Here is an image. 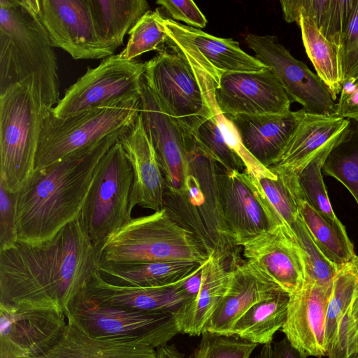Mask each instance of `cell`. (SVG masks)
Wrapping results in <instances>:
<instances>
[{
	"instance_id": "cell-1",
	"label": "cell",
	"mask_w": 358,
	"mask_h": 358,
	"mask_svg": "<svg viewBox=\"0 0 358 358\" xmlns=\"http://www.w3.org/2000/svg\"><path fill=\"white\" fill-rule=\"evenodd\" d=\"M99 252L78 218L49 239L0 251V305L64 313L97 270Z\"/></svg>"
},
{
	"instance_id": "cell-2",
	"label": "cell",
	"mask_w": 358,
	"mask_h": 358,
	"mask_svg": "<svg viewBox=\"0 0 358 358\" xmlns=\"http://www.w3.org/2000/svg\"><path fill=\"white\" fill-rule=\"evenodd\" d=\"M122 134L110 135L34 171L16 193L18 241H45L80 217L101 159Z\"/></svg>"
},
{
	"instance_id": "cell-3",
	"label": "cell",
	"mask_w": 358,
	"mask_h": 358,
	"mask_svg": "<svg viewBox=\"0 0 358 358\" xmlns=\"http://www.w3.org/2000/svg\"><path fill=\"white\" fill-rule=\"evenodd\" d=\"M29 0H0V92L31 79L43 103L59 99L57 56Z\"/></svg>"
},
{
	"instance_id": "cell-4",
	"label": "cell",
	"mask_w": 358,
	"mask_h": 358,
	"mask_svg": "<svg viewBox=\"0 0 358 358\" xmlns=\"http://www.w3.org/2000/svg\"><path fill=\"white\" fill-rule=\"evenodd\" d=\"M183 131L186 177L180 190L164 193V208L195 236L209 256L234 260L238 257L237 246L222 211L220 165L201 148L189 130Z\"/></svg>"
},
{
	"instance_id": "cell-5",
	"label": "cell",
	"mask_w": 358,
	"mask_h": 358,
	"mask_svg": "<svg viewBox=\"0 0 358 358\" xmlns=\"http://www.w3.org/2000/svg\"><path fill=\"white\" fill-rule=\"evenodd\" d=\"M49 108L31 79L0 92V182L17 193L34 172L44 117Z\"/></svg>"
},
{
	"instance_id": "cell-6",
	"label": "cell",
	"mask_w": 358,
	"mask_h": 358,
	"mask_svg": "<svg viewBox=\"0 0 358 358\" xmlns=\"http://www.w3.org/2000/svg\"><path fill=\"white\" fill-rule=\"evenodd\" d=\"M208 258L195 236L165 208L131 218L99 250V262L182 261L203 264Z\"/></svg>"
},
{
	"instance_id": "cell-7",
	"label": "cell",
	"mask_w": 358,
	"mask_h": 358,
	"mask_svg": "<svg viewBox=\"0 0 358 358\" xmlns=\"http://www.w3.org/2000/svg\"><path fill=\"white\" fill-rule=\"evenodd\" d=\"M140 99L59 118L49 108L43 121L34 171L110 135L126 131L140 113Z\"/></svg>"
},
{
	"instance_id": "cell-8",
	"label": "cell",
	"mask_w": 358,
	"mask_h": 358,
	"mask_svg": "<svg viewBox=\"0 0 358 358\" xmlns=\"http://www.w3.org/2000/svg\"><path fill=\"white\" fill-rule=\"evenodd\" d=\"M85 289L70 303L65 315L67 321L90 337L137 342L157 349L179 333L176 312L133 310L103 304L90 297Z\"/></svg>"
},
{
	"instance_id": "cell-9",
	"label": "cell",
	"mask_w": 358,
	"mask_h": 358,
	"mask_svg": "<svg viewBox=\"0 0 358 358\" xmlns=\"http://www.w3.org/2000/svg\"><path fill=\"white\" fill-rule=\"evenodd\" d=\"M133 180L131 166L118 140L101 159L79 217L98 252L132 218L129 202Z\"/></svg>"
},
{
	"instance_id": "cell-10",
	"label": "cell",
	"mask_w": 358,
	"mask_h": 358,
	"mask_svg": "<svg viewBox=\"0 0 358 358\" xmlns=\"http://www.w3.org/2000/svg\"><path fill=\"white\" fill-rule=\"evenodd\" d=\"M146 62L122 59L119 54L103 59L95 68H87L52 108L65 118L98 108L140 99Z\"/></svg>"
},
{
	"instance_id": "cell-11",
	"label": "cell",
	"mask_w": 358,
	"mask_h": 358,
	"mask_svg": "<svg viewBox=\"0 0 358 358\" xmlns=\"http://www.w3.org/2000/svg\"><path fill=\"white\" fill-rule=\"evenodd\" d=\"M170 49L146 62L144 78L169 114L189 129L212 110L190 64Z\"/></svg>"
},
{
	"instance_id": "cell-12",
	"label": "cell",
	"mask_w": 358,
	"mask_h": 358,
	"mask_svg": "<svg viewBox=\"0 0 358 358\" xmlns=\"http://www.w3.org/2000/svg\"><path fill=\"white\" fill-rule=\"evenodd\" d=\"M164 26L169 48L182 56L193 69L208 76L216 87L223 73L257 72L266 68L232 38H218L171 19H165Z\"/></svg>"
},
{
	"instance_id": "cell-13",
	"label": "cell",
	"mask_w": 358,
	"mask_h": 358,
	"mask_svg": "<svg viewBox=\"0 0 358 358\" xmlns=\"http://www.w3.org/2000/svg\"><path fill=\"white\" fill-rule=\"evenodd\" d=\"M245 42L255 57L279 80L292 102L300 103L306 112L334 115L336 102L324 83L303 62L295 59L275 36L248 34Z\"/></svg>"
},
{
	"instance_id": "cell-14",
	"label": "cell",
	"mask_w": 358,
	"mask_h": 358,
	"mask_svg": "<svg viewBox=\"0 0 358 358\" xmlns=\"http://www.w3.org/2000/svg\"><path fill=\"white\" fill-rule=\"evenodd\" d=\"M54 48L74 59H99L115 50L98 37L87 0H29Z\"/></svg>"
},
{
	"instance_id": "cell-15",
	"label": "cell",
	"mask_w": 358,
	"mask_h": 358,
	"mask_svg": "<svg viewBox=\"0 0 358 358\" xmlns=\"http://www.w3.org/2000/svg\"><path fill=\"white\" fill-rule=\"evenodd\" d=\"M218 183L224 217L236 246L282 225L255 177L220 166Z\"/></svg>"
},
{
	"instance_id": "cell-16",
	"label": "cell",
	"mask_w": 358,
	"mask_h": 358,
	"mask_svg": "<svg viewBox=\"0 0 358 358\" xmlns=\"http://www.w3.org/2000/svg\"><path fill=\"white\" fill-rule=\"evenodd\" d=\"M67 319L55 309L0 305V358H33L61 338Z\"/></svg>"
},
{
	"instance_id": "cell-17",
	"label": "cell",
	"mask_w": 358,
	"mask_h": 358,
	"mask_svg": "<svg viewBox=\"0 0 358 358\" xmlns=\"http://www.w3.org/2000/svg\"><path fill=\"white\" fill-rule=\"evenodd\" d=\"M215 99L225 115H282L292 101L268 68L257 72L225 73L215 89Z\"/></svg>"
},
{
	"instance_id": "cell-18",
	"label": "cell",
	"mask_w": 358,
	"mask_h": 358,
	"mask_svg": "<svg viewBox=\"0 0 358 358\" xmlns=\"http://www.w3.org/2000/svg\"><path fill=\"white\" fill-rule=\"evenodd\" d=\"M140 114L164 179L165 192L180 190L187 173L184 131L166 110L143 78Z\"/></svg>"
},
{
	"instance_id": "cell-19",
	"label": "cell",
	"mask_w": 358,
	"mask_h": 358,
	"mask_svg": "<svg viewBox=\"0 0 358 358\" xmlns=\"http://www.w3.org/2000/svg\"><path fill=\"white\" fill-rule=\"evenodd\" d=\"M332 282L322 285L305 279L289 296L282 331L305 357L327 355L325 327Z\"/></svg>"
},
{
	"instance_id": "cell-20",
	"label": "cell",
	"mask_w": 358,
	"mask_h": 358,
	"mask_svg": "<svg viewBox=\"0 0 358 358\" xmlns=\"http://www.w3.org/2000/svg\"><path fill=\"white\" fill-rule=\"evenodd\" d=\"M242 247L245 264L288 294L303 284L306 273L301 252L283 225L257 236Z\"/></svg>"
},
{
	"instance_id": "cell-21",
	"label": "cell",
	"mask_w": 358,
	"mask_h": 358,
	"mask_svg": "<svg viewBox=\"0 0 358 358\" xmlns=\"http://www.w3.org/2000/svg\"><path fill=\"white\" fill-rule=\"evenodd\" d=\"M131 166L134 180L130 210L136 206L155 211L164 208V179L153 145L139 113L133 124L120 137Z\"/></svg>"
},
{
	"instance_id": "cell-22",
	"label": "cell",
	"mask_w": 358,
	"mask_h": 358,
	"mask_svg": "<svg viewBox=\"0 0 358 358\" xmlns=\"http://www.w3.org/2000/svg\"><path fill=\"white\" fill-rule=\"evenodd\" d=\"M350 124L351 120L334 115L314 114L305 111L281 153L271 166L298 176L318 152L344 137Z\"/></svg>"
},
{
	"instance_id": "cell-23",
	"label": "cell",
	"mask_w": 358,
	"mask_h": 358,
	"mask_svg": "<svg viewBox=\"0 0 358 358\" xmlns=\"http://www.w3.org/2000/svg\"><path fill=\"white\" fill-rule=\"evenodd\" d=\"M305 111L302 108L282 115L226 116L236 127L245 148L268 168L281 153Z\"/></svg>"
},
{
	"instance_id": "cell-24",
	"label": "cell",
	"mask_w": 358,
	"mask_h": 358,
	"mask_svg": "<svg viewBox=\"0 0 358 358\" xmlns=\"http://www.w3.org/2000/svg\"><path fill=\"white\" fill-rule=\"evenodd\" d=\"M238 261L209 256L203 265L202 283L196 297L175 313L179 333L201 335L231 285L234 267Z\"/></svg>"
},
{
	"instance_id": "cell-25",
	"label": "cell",
	"mask_w": 358,
	"mask_h": 358,
	"mask_svg": "<svg viewBox=\"0 0 358 358\" xmlns=\"http://www.w3.org/2000/svg\"><path fill=\"white\" fill-rule=\"evenodd\" d=\"M279 286L238 261L231 285L209 320L204 331L232 335L236 322L255 303L282 291Z\"/></svg>"
},
{
	"instance_id": "cell-26",
	"label": "cell",
	"mask_w": 358,
	"mask_h": 358,
	"mask_svg": "<svg viewBox=\"0 0 358 358\" xmlns=\"http://www.w3.org/2000/svg\"><path fill=\"white\" fill-rule=\"evenodd\" d=\"M174 284L154 287L117 286L104 281L96 270L85 291L90 297L106 305L133 310L176 312L186 302L176 291Z\"/></svg>"
},
{
	"instance_id": "cell-27",
	"label": "cell",
	"mask_w": 358,
	"mask_h": 358,
	"mask_svg": "<svg viewBox=\"0 0 358 358\" xmlns=\"http://www.w3.org/2000/svg\"><path fill=\"white\" fill-rule=\"evenodd\" d=\"M33 358H157V352L137 342L90 337L67 321L59 340L48 351Z\"/></svg>"
},
{
	"instance_id": "cell-28",
	"label": "cell",
	"mask_w": 358,
	"mask_h": 358,
	"mask_svg": "<svg viewBox=\"0 0 358 358\" xmlns=\"http://www.w3.org/2000/svg\"><path fill=\"white\" fill-rule=\"evenodd\" d=\"M202 264L167 261L138 263L99 262L97 271L106 282L122 287H154L170 285L189 275Z\"/></svg>"
},
{
	"instance_id": "cell-29",
	"label": "cell",
	"mask_w": 358,
	"mask_h": 358,
	"mask_svg": "<svg viewBox=\"0 0 358 358\" xmlns=\"http://www.w3.org/2000/svg\"><path fill=\"white\" fill-rule=\"evenodd\" d=\"M356 0H281L284 19L297 22L300 15L309 17L320 33L341 48Z\"/></svg>"
},
{
	"instance_id": "cell-30",
	"label": "cell",
	"mask_w": 358,
	"mask_h": 358,
	"mask_svg": "<svg viewBox=\"0 0 358 358\" xmlns=\"http://www.w3.org/2000/svg\"><path fill=\"white\" fill-rule=\"evenodd\" d=\"M100 40L117 50L138 20L150 10L145 0H87Z\"/></svg>"
},
{
	"instance_id": "cell-31",
	"label": "cell",
	"mask_w": 358,
	"mask_h": 358,
	"mask_svg": "<svg viewBox=\"0 0 358 358\" xmlns=\"http://www.w3.org/2000/svg\"><path fill=\"white\" fill-rule=\"evenodd\" d=\"M296 24L316 74L336 101L344 83L341 48L326 38L309 17L300 15Z\"/></svg>"
},
{
	"instance_id": "cell-32",
	"label": "cell",
	"mask_w": 358,
	"mask_h": 358,
	"mask_svg": "<svg viewBox=\"0 0 358 358\" xmlns=\"http://www.w3.org/2000/svg\"><path fill=\"white\" fill-rule=\"evenodd\" d=\"M289 296L282 290L253 305L236 322L232 335L257 345L272 343L285 323Z\"/></svg>"
},
{
	"instance_id": "cell-33",
	"label": "cell",
	"mask_w": 358,
	"mask_h": 358,
	"mask_svg": "<svg viewBox=\"0 0 358 358\" xmlns=\"http://www.w3.org/2000/svg\"><path fill=\"white\" fill-rule=\"evenodd\" d=\"M296 203L300 216L315 243L328 260L342 266L356 257L347 232L336 228L317 212L306 199L301 187L296 195Z\"/></svg>"
},
{
	"instance_id": "cell-34",
	"label": "cell",
	"mask_w": 358,
	"mask_h": 358,
	"mask_svg": "<svg viewBox=\"0 0 358 358\" xmlns=\"http://www.w3.org/2000/svg\"><path fill=\"white\" fill-rule=\"evenodd\" d=\"M268 169L273 176L255 178L270 207L294 237L292 227L300 217L296 203L300 189L298 176L273 166Z\"/></svg>"
},
{
	"instance_id": "cell-35",
	"label": "cell",
	"mask_w": 358,
	"mask_h": 358,
	"mask_svg": "<svg viewBox=\"0 0 358 358\" xmlns=\"http://www.w3.org/2000/svg\"><path fill=\"white\" fill-rule=\"evenodd\" d=\"M357 286L358 256L356 255L351 262L338 269L332 281L325 327L327 355L334 348L338 327L350 306Z\"/></svg>"
},
{
	"instance_id": "cell-36",
	"label": "cell",
	"mask_w": 358,
	"mask_h": 358,
	"mask_svg": "<svg viewBox=\"0 0 358 358\" xmlns=\"http://www.w3.org/2000/svg\"><path fill=\"white\" fill-rule=\"evenodd\" d=\"M345 136L331 143L318 152L298 175L301 189L310 205L336 228L342 231H346V230L333 210L322 171L329 154Z\"/></svg>"
},
{
	"instance_id": "cell-37",
	"label": "cell",
	"mask_w": 358,
	"mask_h": 358,
	"mask_svg": "<svg viewBox=\"0 0 358 358\" xmlns=\"http://www.w3.org/2000/svg\"><path fill=\"white\" fill-rule=\"evenodd\" d=\"M322 171L341 182L358 204V122H351L345 138L327 157Z\"/></svg>"
},
{
	"instance_id": "cell-38",
	"label": "cell",
	"mask_w": 358,
	"mask_h": 358,
	"mask_svg": "<svg viewBox=\"0 0 358 358\" xmlns=\"http://www.w3.org/2000/svg\"><path fill=\"white\" fill-rule=\"evenodd\" d=\"M164 20L158 9L144 14L129 31L127 45L120 57L134 60L145 52L164 50L168 41Z\"/></svg>"
},
{
	"instance_id": "cell-39",
	"label": "cell",
	"mask_w": 358,
	"mask_h": 358,
	"mask_svg": "<svg viewBox=\"0 0 358 358\" xmlns=\"http://www.w3.org/2000/svg\"><path fill=\"white\" fill-rule=\"evenodd\" d=\"M199 84L226 142L243 162L245 172L257 178L273 176L274 173L256 160L245 148L234 124L218 108L215 99V83L210 78H203L199 80Z\"/></svg>"
},
{
	"instance_id": "cell-40",
	"label": "cell",
	"mask_w": 358,
	"mask_h": 358,
	"mask_svg": "<svg viewBox=\"0 0 358 358\" xmlns=\"http://www.w3.org/2000/svg\"><path fill=\"white\" fill-rule=\"evenodd\" d=\"M189 130L201 148L221 166L229 171H245L241 157L226 142L213 113L197 122Z\"/></svg>"
},
{
	"instance_id": "cell-41",
	"label": "cell",
	"mask_w": 358,
	"mask_h": 358,
	"mask_svg": "<svg viewBox=\"0 0 358 358\" xmlns=\"http://www.w3.org/2000/svg\"><path fill=\"white\" fill-rule=\"evenodd\" d=\"M201 336L189 358H250L257 345L235 335L203 331Z\"/></svg>"
},
{
	"instance_id": "cell-42",
	"label": "cell",
	"mask_w": 358,
	"mask_h": 358,
	"mask_svg": "<svg viewBox=\"0 0 358 358\" xmlns=\"http://www.w3.org/2000/svg\"><path fill=\"white\" fill-rule=\"evenodd\" d=\"M358 353V286L338 329L329 358H352Z\"/></svg>"
},
{
	"instance_id": "cell-43",
	"label": "cell",
	"mask_w": 358,
	"mask_h": 358,
	"mask_svg": "<svg viewBox=\"0 0 358 358\" xmlns=\"http://www.w3.org/2000/svg\"><path fill=\"white\" fill-rule=\"evenodd\" d=\"M344 81L358 77V0H356L341 44Z\"/></svg>"
},
{
	"instance_id": "cell-44",
	"label": "cell",
	"mask_w": 358,
	"mask_h": 358,
	"mask_svg": "<svg viewBox=\"0 0 358 358\" xmlns=\"http://www.w3.org/2000/svg\"><path fill=\"white\" fill-rule=\"evenodd\" d=\"M17 241L16 231V193L0 182V251Z\"/></svg>"
},
{
	"instance_id": "cell-45",
	"label": "cell",
	"mask_w": 358,
	"mask_h": 358,
	"mask_svg": "<svg viewBox=\"0 0 358 358\" xmlns=\"http://www.w3.org/2000/svg\"><path fill=\"white\" fill-rule=\"evenodd\" d=\"M173 20H180L194 28H204L208 22L196 3L191 0L157 1Z\"/></svg>"
},
{
	"instance_id": "cell-46",
	"label": "cell",
	"mask_w": 358,
	"mask_h": 358,
	"mask_svg": "<svg viewBox=\"0 0 358 358\" xmlns=\"http://www.w3.org/2000/svg\"><path fill=\"white\" fill-rule=\"evenodd\" d=\"M334 115L358 122V77L344 81Z\"/></svg>"
},
{
	"instance_id": "cell-47",
	"label": "cell",
	"mask_w": 358,
	"mask_h": 358,
	"mask_svg": "<svg viewBox=\"0 0 358 358\" xmlns=\"http://www.w3.org/2000/svg\"><path fill=\"white\" fill-rule=\"evenodd\" d=\"M203 265L174 284L176 291L186 303L194 300L200 290L202 283Z\"/></svg>"
},
{
	"instance_id": "cell-48",
	"label": "cell",
	"mask_w": 358,
	"mask_h": 358,
	"mask_svg": "<svg viewBox=\"0 0 358 358\" xmlns=\"http://www.w3.org/2000/svg\"><path fill=\"white\" fill-rule=\"evenodd\" d=\"M271 358H306L294 348L285 337L272 343Z\"/></svg>"
},
{
	"instance_id": "cell-49",
	"label": "cell",
	"mask_w": 358,
	"mask_h": 358,
	"mask_svg": "<svg viewBox=\"0 0 358 358\" xmlns=\"http://www.w3.org/2000/svg\"><path fill=\"white\" fill-rule=\"evenodd\" d=\"M156 352L157 358H185L173 345H164L157 348Z\"/></svg>"
},
{
	"instance_id": "cell-50",
	"label": "cell",
	"mask_w": 358,
	"mask_h": 358,
	"mask_svg": "<svg viewBox=\"0 0 358 358\" xmlns=\"http://www.w3.org/2000/svg\"><path fill=\"white\" fill-rule=\"evenodd\" d=\"M272 344L264 345L255 358H271Z\"/></svg>"
},
{
	"instance_id": "cell-51",
	"label": "cell",
	"mask_w": 358,
	"mask_h": 358,
	"mask_svg": "<svg viewBox=\"0 0 358 358\" xmlns=\"http://www.w3.org/2000/svg\"><path fill=\"white\" fill-rule=\"evenodd\" d=\"M352 358H358V353L354 355Z\"/></svg>"
}]
</instances>
